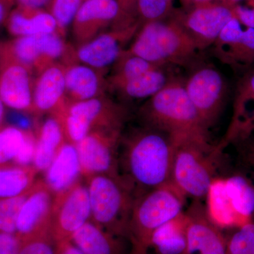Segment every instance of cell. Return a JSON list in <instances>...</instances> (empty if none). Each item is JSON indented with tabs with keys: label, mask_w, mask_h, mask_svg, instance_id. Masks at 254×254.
Listing matches in <instances>:
<instances>
[{
	"label": "cell",
	"mask_w": 254,
	"mask_h": 254,
	"mask_svg": "<svg viewBox=\"0 0 254 254\" xmlns=\"http://www.w3.org/2000/svg\"><path fill=\"white\" fill-rule=\"evenodd\" d=\"M175 146L168 133L146 125L122 133L118 175L134 198L170 183Z\"/></svg>",
	"instance_id": "cell-1"
},
{
	"label": "cell",
	"mask_w": 254,
	"mask_h": 254,
	"mask_svg": "<svg viewBox=\"0 0 254 254\" xmlns=\"http://www.w3.org/2000/svg\"><path fill=\"white\" fill-rule=\"evenodd\" d=\"M142 125L158 128L177 142L195 140L209 143L208 131L189 98L185 81L172 78L138 111Z\"/></svg>",
	"instance_id": "cell-2"
},
{
	"label": "cell",
	"mask_w": 254,
	"mask_h": 254,
	"mask_svg": "<svg viewBox=\"0 0 254 254\" xmlns=\"http://www.w3.org/2000/svg\"><path fill=\"white\" fill-rule=\"evenodd\" d=\"M200 48L177 19L149 21L138 31L131 46L125 50L158 66L187 65Z\"/></svg>",
	"instance_id": "cell-3"
},
{
	"label": "cell",
	"mask_w": 254,
	"mask_h": 254,
	"mask_svg": "<svg viewBox=\"0 0 254 254\" xmlns=\"http://www.w3.org/2000/svg\"><path fill=\"white\" fill-rule=\"evenodd\" d=\"M186 196L171 183L133 200L128 227L132 254H146L153 232L183 212Z\"/></svg>",
	"instance_id": "cell-4"
},
{
	"label": "cell",
	"mask_w": 254,
	"mask_h": 254,
	"mask_svg": "<svg viewBox=\"0 0 254 254\" xmlns=\"http://www.w3.org/2000/svg\"><path fill=\"white\" fill-rule=\"evenodd\" d=\"M86 180L91 221L103 230L128 239V227L134 197L118 175H93Z\"/></svg>",
	"instance_id": "cell-5"
},
{
	"label": "cell",
	"mask_w": 254,
	"mask_h": 254,
	"mask_svg": "<svg viewBox=\"0 0 254 254\" xmlns=\"http://www.w3.org/2000/svg\"><path fill=\"white\" fill-rule=\"evenodd\" d=\"M53 115L61 124L66 141L76 145L93 130L123 131L128 112L123 105L103 95L83 101L66 98Z\"/></svg>",
	"instance_id": "cell-6"
},
{
	"label": "cell",
	"mask_w": 254,
	"mask_h": 254,
	"mask_svg": "<svg viewBox=\"0 0 254 254\" xmlns=\"http://www.w3.org/2000/svg\"><path fill=\"white\" fill-rule=\"evenodd\" d=\"M218 147L195 140L176 143L172 165L170 183L185 196L193 200L206 199L215 173Z\"/></svg>",
	"instance_id": "cell-7"
},
{
	"label": "cell",
	"mask_w": 254,
	"mask_h": 254,
	"mask_svg": "<svg viewBox=\"0 0 254 254\" xmlns=\"http://www.w3.org/2000/svg\"><path fill=\"white\" fill-rule=\"evenodd\" d=\"M189 98L205 129L218 121L228 96V85L223 75L211 65L195 67L185 81Z\"/></svg>",
	"instance_id": "cell-8"
},
{
	"label": "cell",
	"mask_w": 254,
	"mask_h": 254,
	"mask_svg": "<svg viewBox=\"0 0 254 254\" xmlns=\"http://www.w3.org/2000/svg\"><path fill=\"white\" fill-rule=\"evenodd\" d=\"M91 220V207L86 182H76L54 195L50 233L56 243L71 241L75 232Z\"/></svg>",
	"instance_id": "cell-9"
},
{
	"label": "cell",
	"mask_w": 254,
	"mask_h": 254,
	"mask_svg": "<svg viewBox=\"0 0 254 254\" xmlns=\"http://www.w3.org/2000/svg\"><path fill=\"white\" fill-rule=\"evenodd\" d=\"M11 52L15 62L38 73L60 60L64 62V65L72 61L73 49L58 32L18 37L11 43Z\"/></svg>",
	"instance_id": "cell-10"
},
{
	"label": "cell",
	"mask_w": 254,
	"mask_h": 254,
	"mask_svg": "<svg viewBox=\"0 0 254 254\" xmlns=\"http://www.w3.org/2000/svg\"><path fill=\"white\" fill-rule=\"evenodd\" d=\"M139 22L118 25L104 31L73 50L74 63L83 64L103 72L113 66L125 50L124 46L135 36Z\"/></svg>",
	"instance_id": "cell-11"
},
{
	"label": "cell",
	"mask_w": 254,
	"mask_h": 254,
	"mask_svg": "<svg viewBox=\"0 0 254 254\" xmlns=\"http://www.w3.org/2000/svg\"><path fill=\"white\" fill-rule=\"evenodd\" d=\"M122 133L121 130H93L76 145L82 177L103 174L118 175Z\"/></svg>",
	"instance_id": "cell-12"
},
{
	"label": "cell",
	"mask_w": 254,
	"mask_h": 254,
	"mask_svg": "<svg viewBox=\"0 0 254 254\" xmlns=\"http://www.w3.org/2000/svg\"><path fill=\"white\" fill-rule=\"evenodd\" d=\"M235 16L234 7L226 4H208L191 8L177 18L202 50L213 45L220 32Z\"/></svg>",
	"instance_id": "cell-13"
},
{
	"label": "cell",
	"mask_w": 254,
	"mask_h": 254,
	"mask_svg": "<svg viewBox=\"0 0 254 254\" xmlns=\"http://www.w3.org/2000/svg\"><path fill=\"white\" fill-rule=\"evenodd\" d=\"M213 45L215 56L235 71H247L254 64V29L243 30L235 16Z\"/></svg>",
	"instance_id": "cell-14"
},
{
	"label": "cell",
	"mask_w": 254,
	"mask_h": 254,
	"mask_svg": "<svg viewBox=\"0 0 254 254\" xmlns=\"http://www.w3.org/2000/svg\"><path fill=\"white\" fill-rule=\"evenodd\" d=\"M187 215V254H226L227 240L202 201L193 200Z\"/></svg>",
	"instance_id": "cell-15"
},
{
	"label": "cell",
	"mask_w": 254,
	"mask_h": 254,
	"mask_svg": "<svg viewBox=\"0 0 254 254\" xmlns=\"http://www.w3.org/2000/svg\"><path fill=\"white\" fill-rule=\"evenodd\" d=\"M54 194L43 180H38L18 214L16 232L20 240L50 232V219Z\"/></svg>",
	"instance_id": "cell-16"
},
{
	"label": "cell",
	"mask_w": 254,
	"mask_h": 254,
	"mask_svg": "<svg viewBox=\"0 0 254 254\" xmlns=\"http://www.w3.org/2000/svg\"><path fill=\"white\" fill-rule=\"evenodd\" d=\"M123 15L118 0H84L71 24L73 39L77 45L86 43Z\"/></svg>",
	"instance_id": "cell-17"
},
{
	"label": "cell",
	"mask_w": 254,
	"mask_h": 254,
	"mask_svg": "<svg viewBox=\"0 0 254 254\" xmlns=\"http://www.w3.org/2000/svg\"><path fill=\"white\" fill-rule=\"evenodd\" d=\"M31 72L17 62L5 66L0 73V98L5 106L35 115Z\"/></svg>",
	"instance_id": "cell-18"
},
{
	"label": "cell",
	"mask_w": 254,
	"mask_h": 254,
	"mask_svg": "<svg viewBox=\"0 0 254 254\" xmlns=\"http://www.w3.org/2000/svg\"><path fill=\"white\" fill-rule=\"evenodd\" d=\"M66 100L64 66L55 63L38 73L33 82V104L35 115L55 113Z\"/></svg>",
	"instance_id": "cell-19"
},
{
	"label": "cell",
	"mask_w": 254,
	"mask_h": 254,
	"mask_svg": "<svg viewBox=\"0 0 254 254\" xmlns=\"http://www.w3.org/2000/svg\"><path fill=\"white\" fill-rule=\"evenodd\" d=\"M254 118V64L237 84L231 123L220 144L225 148L230 143L250 136Z\"/></svg>",
	"instance_id": "cell-20"
},
{
	"label": "cell",
	"mask_w": 254,
	"mask_h": 254,
	"mask_svg": "<svg viewBox=\"0 0 254 254\" xmlns=\"http://www.w3.org/2000/svg\"><path fill=\"white\" fill-rule=\"evenodd\" d=\"M64 66L66 99L83 101L105 95L109 86L103 72L78 63Z\"/></svg>",
	"instance_id": "cell-21"
},
{
	"label": "cell",
	"mask_w": 254,
	"mask_h": 254,
	"mask_svg": "<svg viewBox=\"0 0 254 254\" xmlns=\"http://www.w3.org/2000/svg\"><path fill=\"white\" fill-rule=\"evenodd\" d=\"M81 166L76 145L66 141L45 172L47 186L55 195L80 181Z\"/></svg>",
	"instance_id": "cell-22"
},
{
	"label": "cell",
	"mask_w": 254,
	"mask_h": 254,
	"mask_svg": "<svg viewBox=\"0 0 254 254\" xmlns=\"http://www.w3.org/2000/svg\"><path fill=\"white\" fill-rule=\"evenodd\" d=\"M123 239L90 220L75 232L71 241L84 254H126Z\"/></svg>",
	"instance_id": "cell-23"
},
{
	"label": "cell",
	"mask_w": 254,
	"mask_h": 254,
	"mask_svg": "<svg viewBox=\"0 0 254 254\" xmlns=\"http://www.w3.org/2000/svg\"><path fill=\"white\" fill-rule=\"evenodd\" d=\"M36 136L33 165L38 173H45L66 141L59 120L53 115H50L38 127Z\"/></svg>",
	"instance_id": "cell-24"
},
{
	"label": "cell",
	"mask_w": 254,
	"mask_h": 254,
	"mask_svg": "<svg viewBox=\"0 0 254 254\" xmlns=\"http://www.w3.org/2000/svg\"><path fill=\"white\" fill-rule=\"evenodd\" d=\"M187 223L185 212L158 227L150 242L156 254H187Z\"/></svg>",
	"instance_id": "cell-25"
},
{
	"label": "cell",
	"mask_w": 254,
	"mask_h": 254,
	"mask_svg": "<svg viewBox=\"0 0 254 254\" xmlns=\"http://www.w3.org/2000/svg\"><path fill=\"white\" fill-rule=\"evenodd\" d=\"M205 200L208 201L206 210L209 218L218 227L242 226L247 223L234 206L225 180H213Z\"/></svg>",
	"instance_id": "cell-26"
},
{
	"label": "cell",
	"mask_w": 254,
	"mask_h": 254,
	"mask_svg": "<svg viewBox=\"0 0 254 254\" xmlns=\"http://www.w3.org/2000/svg\"><path fill=\"white\" fill-rule=\"evenodd\" d=\"M8 28L17 38L58 32L56 21L49 11L22 7L10 16Z\"/></svg>",
	"instance_id": "cell-27"
},
{
	"label": "cell",
	"mask_w": 254,
	"mask_h": 254,
	"mask_svg": "<svg viewBox=\"0 0 254 254\" xmlns=\"http://www.w3.org/2000/svg\"><path fill=\"white\" fill-rule=\"evenodd\" d=\"M172 78L161 66L125 82L113 90L126 99L148 100L161 91Z\"/></svg>",
	"instance_id": "cell-28"
},
{
	"label": "cell",
	"mask_w": 254,
	"mask_h": 254,
	"mask_svg": "<svg viewBox=\"0 0 254 254\" xmlns=\"http://www.w3.org/2000/svg\"><path fill=\"white\" fill-rule=\"evenodd\" d=\"M38 173L33 165L0 166V199L18 196L31 190Z\"/></svg>",
	"instance_id": "cell-29"
},
{
	"label": "cell",
	"mask_w": 254,
	"mask_h": 254,
	"mask_svg": "<svg viewBox=\"0 0 254 254\" xmlns=\"http://www.w3.org/2000/svg\"><path fill=\"white\" fill-rule=\"evenodd\" d=\"M113 66V73L108 81V86L112 89L150 70L161 67L136 55L127 53L125 50Z\"/></svg>",
	"instance_id": "cell-30"
},
{
	"label": "cell",
	"mask_w": 254,
	"mask_h": 254,
	"mask_svg": "<svg viewBox=\"0 0 254 254\" xmlns=\"http://www.w3.org/2000/svg\"><path fill=\"white\" fill-rule=\"evenodd\" d=\"M225 186L237 213L246 222L254 213V187L242 177L225 180Z\"/></svg>",
	"instance_id": "cell-31"
},
{
	"label": "cell",
	"mask_w": 254,
	"mask_h": 254,
	"mask_svg": "<svg viewBox=\"0 0 254 254\" xmlns=\"http://www.w3.org/2000/svg\"><path fill=\"white\" fill-rule=\"evenodd\" d=\"M26 135V131L11 125L0 128V166L14 164Z\"/></svg>",
	"instance_id": "cell-32"
},
{
	"label": "cell",
	"mask_w": 254,
	"mask_h": 254,
	"mask_svg": "<svg viewBox=\"0 0 254 254\" xmlns=\"http://www.w3.org/2000/svg\"><path fill=\"white\" fill-rule=\"evenodd\" d=\"M84 0H51L49 12L58 25V32L64 38Z\"/></svg>",
	"instance_id": "cell-33"
},
{
	"label": "cell",
	"mask_w": 254,
	"mask_h": 254,
	"mask_svg": "<svg viewBox=\"0 0 254 254\" xmlns=\"http://www.w3.org/2000/svg\"><path fill=\"white\" fill-rule=\"evenodd\" d=\"M29 191L18 196L0 199V232L16 234L18 214Z\"/></svg>",
	"instance_id": "cell-34"
},
{
	"label": "cell",
	"mask_w": 254,
	"mask_h": 254,
	"mask_svg": "<svg viewBox=\"0 0 254 254\" xmlns=\"http://www.w3.org/2000/svg\"><path fill=\"white\" fill-rule=\"evenodd\" d=\"M226 254H254V222L242 225L227 240Z\"/></svg>",
	"instance_id": "cell-35"
},
{
	"label": "cell",
	"mask_w": 254,
	"mask_h": 254,
	"mask_svg": "<svg viewBox=\"0 0 254 254\" xmlns=\"http://www.w3.org/2000/svg\"><path fill=\"white\" fill-rule=\"evenodd\" d=\"M20 242L18 254H56L57 243L50 232L21 239Z\"/></svg>",
	"instance_id": "cell-36"
},
{
	"label": "cell",
	"mask_w": 254,
	"mask_h": 254,
	"mask_svg": "<svg viewBox=\"0 0 254 254\" xmlns=\"http://www.w3.org/2000/svg\"><path fill=\"white\" fill-rule=\"evenodd\" d=\"M173 0H136L137 10L145 21H160L168 16Z\"/></svg>",
	"instance_id": "cell-37"
},
{
	"label": "cell",
	"mask_w": 254,
	"mask_h": 254,
	"mask_svg": "<svg viewBox=\"0 0 254 254\" xmlns=\"http://www.w3.org/2000/svg\"><path fill=\"white\" fill-rule=\"evenodd\" d=\"M36 136L34 132L26 131L24 143L15 158L14 164L22 166L33 165L36 152Z\"/></svg>",
	"instance_id": "cell-38"
},
{
	"label": "cell",
	"mask_w": 254,
	"mask_h": 254,
	"mask_svg": "<svg viewBox=\"0 0 254 254\" xmlns=\"http://www.w3.org/2000/svg\"><path fill=\"white\" fill-rule=\"evenodd\" d=\"M241 160L254 178V133L235 142Z\"/></svg>",
	"instance_id": "cell-39"
},
{
	"label": "cell",
	"mask_w": 254,
	"mask_h": 254,
	"mask_svg": "<svg viewBox=\"0 0 254 254\" xmlns=\"http://www.w3.org/2000/svg\"><path fill=\"white\" fill-rule=\"evenodd\" d=\"M20 244L16 234L0 232V254H18Z\"/></svg>",
	"instance_id": "cell-40"
},
{
	"label": "cell",
	"mask_w": 254,
	"mask_h": 254,
	"mask_svg": "<svg viewBox=\"0 0 254 254\" xmlns=\"http://www.w3.org/2000/svg\"><path fill=\"white\" fill-rule=\"evenodd\" d=\"M26 113L13 110L7 115L8 121L11 124V126L16 127L22 131H33L34 123Z\"/></svg>",
	"instance_id": "cell-41"
},
{
	"label": "cell",
	"mask_w": 254,
	"mask_h": 254,
	"mask_svg": "<svg viewBox=\"0 0 254 254\" xmlns=\"http://www.w3.org/2000/svg\"><path fill=\"white\" fill-rule=\"evenodd\" d=\"M234 13L240 23L247 28L254 29V8L246 7L243 6H237L234 7Z\"/></svg>",
	"instance_id": "cell-42"
},
{
	"label": "cell",
	"mask_w": 254,
	"mask_h": 254,
	"mask_svg": "<svg viewBox=\"0 0 254 254\" xmlns=\"http://www.w3.org/2000/svg\"><path fill=\"white\" fill-rule=\"evenodd\" d=\"M56 254H84L73 243L72 241L57 243Z\"/></svg>",
	"instance_id": "cell-43"
},
{
	"label": "cell",
	"mask_w": 254,
	"mask_h": 254,
	"mask_svg": "<svg viewBox=\"0 0 254 254\" xmlns=\"http://www.w3.org/2000/svg\"><path fill=\"white\" fill-rule=\"evenodd\" d=\"M21 7L31 9H43L49 6L51 0H18Z\"/></svg>",
	"instance_id": "cell-44"
},
{
	"label": "cell",
	"mask_w": 254,
	"mask_h": 254,
	"mask_svg": "<svg viewBox=\"0 0 254 254\" xmlns=\"http://www.w3.org/2000/svg\"><path fill=\"white\" fill-rule=\"evenodd\" d=\"M184 4L187 6H190V9L195 6H199V5L208 4L212 2L213 0H182Z\"/></svg>",
	"instance_id": "cell-45"
},
{
	"label": "cell",
	"mask_w": 254,
	"mask_h": 254,
	"mask_svg": "<svg viewBox=\"0 0 254 254\" xmlns=\"http://www.w3.org/2000/svg\"><path fill=\"white\" fill-rule=\"evenodd\" d=\"M134 1L135 0H118L120 6H121L123 14L124 13V11H126V10L130 9V7H131L133 3L134 2Z\"/></svg>",
	"instance_id": "cell-46"
},
{
	"label": "cell",
	"mask_w": 254,
	"mask_h": 254,
	"mask_svg": "<svg viewBox=\"0 0 254 254\" xmlns=\"http://www.w3.org/2000/svg\"><path fill=\"white\" fill-rule=\"evenodd\" d=\"M4 104L3 103L2 100L0 98V128H1V125H2L3 121L4 120L5 111H4Z\"/></svg>",
	"instance_id": "cell-47"
},
{
	"label": "cell",
	"mask_w": 254,
	"mask_h": 254,
	"mask_svg": "<svg viewBox=\"0 0 254 254\" xmlns=\"http://www.w3.org/2000/svg\"><path fill=\"white\" fill-rule=\"evenodd\" d=\"M5 12H6V11H5L4 6L3 5L2 3L0 1V24H1L3 20H4Z\"/></svg>",
	"instance_id": "cell-48"
},
{
	"label": "cell",
	"mask_w": 254,
	"mask_h": 254,
	"mask_svg": "<svg viewBox=\"0 0 254 254\" xmlns=\"http://www.w3.org/2000/svg\"><path fill=\"white\" fill-rule=\"evenodd\" d=\"M240 1V0H228L229 2H235V1Z\"/></svg>",
	"instance_id": "cell-49"
}]
</instances>
